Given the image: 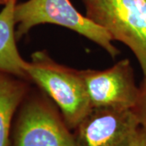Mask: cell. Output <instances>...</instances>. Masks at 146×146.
Segmentation results:
<instances>
[{"mask_svg":"<svg viewBox=\"0 0 146 146\" xmlns=\"http://www.w3.org/2000/svg\"><path fill=\"white\" fill-rule=\"evenodd\" d=\"M27 75L60 110L66 124L74 130L93 107L82 71L54 62L46 51L32 54Z\"/></svg>","mask_w":146,"mask_h":146,"instance_id":"obj_1","label":"cell"},{"mask_svg":"<svg viewBox=\"0 0 146 146\" xmlns=\"http://www.w3.org/2000/svg\"><path fill=\"white\" fill-rule=\"evenodd\" d=\"M16 39L26 35L32 28L42 24H54L68 28L89 38L113 58L119 50L112 44L110 33L75 8L70 0H27L15 7Z\"/></svg>","mask_w":146,"mask_h":146,"instance_id":"obj_2","label":"cell"},{"mask_svg":"<svg viewBox=\"0 0 146 146\" xmlns=\"http://www.w3.org/2000/svg\"><path fill=\"white\" fill-rule=\"evenodd\" d=\"M71 131L46 97L29 90L15 115L10 146H76Z\"/></svg>","mask_w":146,"mask_h":146,"instance_id":"obj_3","label":"cell"},{"mask_svg":"<svg viewBox=\"0 0 146 146\" xmlns=\"http://www.w3.org/2000/svg\"><path fill=\"white\" fill-rule=\"evenodd\" d=\"M86 16L130 48L146 76V0H89Z\"/></svg>","mask_w":146,"mask_h":146,"instance_id":"obj_4","label":"cell"},{"mask_svg":"<svg viewBox=\"0 0 146 146\" xmlns=\"http://www.w3.org/2000/svg\"><path fill=\"white\" fill-rule=\"evenodd\" d=\"M139 127L131 109L93 108L73 134L76 146H130Z\"/></svg>","mask_w":146,"mask_h":146,"instance_id":"obj_5","label":"cell"},{"mask_svg":"<svg viewBox=\"0 0 146 146\" xmlns=\"http://www.w3.org/2000/svg\"><path fill=\"white\" fill-rule=\"evenodd\" d=\"M93 108L131 109L139 87L128 59H123L104 71H82Z\"/></svg>","mask_w":146,"mask_h":146,"instance_id":"obj_6","label":"cell"},{"mask_svg":"<svg viewBox=\"0 0 146 146\" xmlns=\"http://www.w3.org/2000/svg\"><path fill=\"white\" fill-rule=\"evenodd\" d=\"M16 3L17 0H11L0 11V71L29 80L28 61L21 57L16 46Z\"/></svg>","mask_w":146,"mask_h":146,"instance_id":"obj_7","label":"cell"},{"mask_svg":"<svg viewBox=\"0 0 146 146\" xmlns=\"http://www.w3.org/2000/svg\"><path fill=\"white\" fill-rule=\"evenodd\" d=\"M29 82L0 71V146H10L14 118L30 90Z\"/></svg>","mask_w":146,"mask_h":146,"instance_id":"obj_8","label":"cell"},{"mask_svg":"<svg viewBox=\"0 0 146 146\" xmlns=\"http://www.w3.org/2000/svg\"><path fill=\"white\" fill-rule=\"evenodd\" d=\"M140 127L146 133V76L139 86L136 102L131 108Z\"/></svg>","mask_w":146,"mask_h":146,"instance_id":"obj_9","label":"cell"},{"mask_svg":"<svg viewBox=\"0 0 146 146\" xmlns=\"http://www.w3.org/2000/svg\"><path fill=\"white\" fill-rule=\"evenodd\" d=\"M130 146H146V133L141 127L133 136Z\"/></svg>","mask_w":146,"mask_h":146,"instance_id":"obj_10","label":"cell"},{"mask_svg":"<svg viewBox=\"0 0 146 146\" xmlns=\"http://www.w3.org/2000/svg\"><path fill=\"white\" fill-rule=\"evenodd\" d=\"M11 0H0V5L5 6L6 4H7L9 2H11Z\"/></svg>","mask_w":146,"mask_h":146,"instance_id":"obj_11","label":"cell"},{"mask_svg":"<svg viewBox=\"0 0 146 146\" xmlns=\"http://www.w3.org/2000/svg\"><path fill=\"white\" fill-rule=\"evenodd\" d=\"M82 1H83V3H86V2H88V1H89V0H82Z\"/></svg>","mask_w":146,"mask_h":146,"instance_id":"obj_12","label":"cell"}]
</instances>
